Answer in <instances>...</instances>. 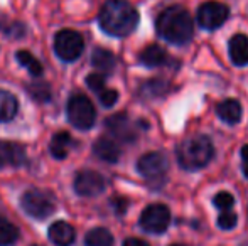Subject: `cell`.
Returning <instances> with one entry per match:
<instances>
[{
	"mask_svg": "<svg viewBox=\"0 0 248 246\" xmlns=\"http://www.w3.org/2000/svg\"><path fill=\"white\" fill-rule=\"evenodd\" d=\"M100 26L107 34L125 37L135 30L139 24V12L127 0H107L100 10Z\"/></svg>",
	"mask_w": 248,
	"mask_h": 246,
	"instance_id": "cell-1",
	"label": "cell"
},
{
	"mask_svg": "<svg viewBox=\"0 0 248 246\" xmlns=\"http://www.w3.org/2000/svg\"><path fill=\"white\" fill-rule=\"evenodd\" d=\"M155 29L162 39L167 43L184 46L193 39L194 26L189 12L184 7L174 5L159 14L155 20Z\"/></svg>",
	"mask_w": 248,
	"mask_h": 246,
	"instance_id": "cell-2",
	"label": "cell"
},
{
	"mask_svg": "<svg viewBox=\"0 0 248 246\" xmlns=\"http://www.w3.org/2000/svg\"><path fill=\"white\" fill-rule=\"evenodd\" d=\"M215 147L208 135H194L177 148V162L186 171H199L211 162Z\"/></svg>",
	"mask_w": 248,
	"mask_h": 246,
	"instance_id": "cell-3",
	"label": "cell"
},
{
	"mask_svg": "<svg viewBox=\"0 0 248 246\" xmlns=\"http://www.w3.org/2000/svg\"><path fill=\"white\" fill-rule=\"evenodd\" d=\"M68 120L75 128L90 130L96 120V112L92 100L85 95H73L68 101Z\"/></svg>",
	"mask_w": 248,
	"mask_h": 246,
	"instance_id": "cell-4",
	"label": "cell"
},
{
	"mask_svg": "<svg viewBox=\"0 0 248 246\" xmlns=\"http://www.w3.org/2000/svg\"><path fill=\"white\" fill-rule=\"evenodd\" d=\"M20 204L29 216L37 217V219H44V217L51 216L56 209L54 197L43 189L26 190L20 197Z\"/></svg>",
	"mask_w": 248,
	"mask_h": 246,
	"instance_id": "cell-5",
	"label": "cell"
},
{
	"mask_svg": "<svg viewBox=\"0 0 248 246\" xmlns=\"http://www.w3.org/2000/svg\"><path fill=\"white\" fill-rule=\"evenodd\" d=\"M83 49H85V41H83L81 34H78L76 30L64 29L56 34L54 51L59 56V59L73 62L81 56Z\"/></svg>",
	"mask_w": 248,
	"mask_h": 246,
	"instance_id": "cell-6",
	"label": "cell"
},
{
	"mask_svg": "<svg viewBox=\"0 0 248 246\" xmlns=\"http://www.w3.org/2000/svg\"><path fill=\"white\" fill-rule=\"evenodd\" d=\"M137 169L149 182H162L169 171V160L160 152H149L139 159Z\"/></svg>",
	"mask_w": 248,
	"mask_h": 246,
	"instance_id": "cell-7",
	"label": "cell"
},
{
	"mask_svg": "<svg viewBox=\"0 0 248 246\" xmlns=\"http://www.w3.org/2000/svg\"><path fill=\"white\" fill-rule=\"evenodd\" d=\"M170 211L164 204H150L140 214V228L150 234H160L169 228Z\"/></svg>",
	"mask_w": 248,
	"mask_h": 246,
	"instance_id": "cell-8",
	"label": "cell"
},
{
	"mask_svg": "<svg viewBox=\"0 0 248 246\" xmlns=\"http://www.w3.org/2000/svg\"><path fill=\"white\" fill-rule=\"evenodd\" d=\"M230 15L228 5L221 2H206L198 9V24L206 30H215L226 22Z\"/></svg>",
	"mask_w": 248,
	"mask_h": 246,
	"instance_id": "cell-9",
	"label": "cell"
},
{
	"mask_svg": "<svg viewBox=\"0 0 248 246\" xmlns=\"http://www.w3.org/2000/svg\"><path fill=\"white\" fill-rule=\"evenodd\" d=\"M75 190L79 196H98L105 190V179L103 175L95 171H83L75 179Z\"/></svg>",
	"mask_w": 248,
	"mask_h": 246,
	"instance_id": "cell-10",
	"label": "cell"
},
{
	"mask_svg": "<svg viewBox=\"0 0 248 246\" xmlns=\"http://www.w3.org/2000/svg\"><path fill=\"white\" fill-rule=\"evenodd\" d=\"M107 128L113 135V138L120 142H134L137 138L134 123L130 122V118L125 113H117V115L110 116L107 120Z\"/></svg>",
	"mask_w": 248,
	"mask_h": 246,
	"instance_id": "cell-11",
	"label": "cell"
},
{
	"mask_svg": "<svg viewBox=\"0 0 248 246\" xmlns=\"http://www.w3.org/2000/svg\"><path fill=\"white\" fill-rule=\"evenodd\" d=\"M26 148L20 144L9 140H0V169L20 167L26 164Z\"/></svg>",
	"mask_w": 248,
	"mask_h": 246,
	"instance_id": "cell-12",
	"label": "cell"
},
{
	"mask_svg": "<svg viewBox=\"0 0 248 246\" xmlns=\"http://www.w3.org/2000/svg\"><path fill=\"white\" fill-rule=\"evenodd\" d=\"M93 152L96 154V157H100L105 162H117L120 159V147H118L117 140L111 137H100L93 145Z\"/></svg>",
	"mask_w": 248,
	"mask_h": 246,
	"instance_id": "cell-13",
	"label": "cell"
},
{
	"mask_svg": "<svg viewBox=\"0 0 248 246\" xmlns=\"http://www.w3.org/2000/svg\"><path fill=\"white\" fill-rule=\"evenodd\" d=\"M75 228L66 221H56L49 228V240L58 246H69L75 243Z\"/></svg>",
	"mask_w": 248,
	"mask_h": 246,
	"instance_id": "cell-14",
	"label": "cell"
},
{
	"mask_svg": "<svg viewBox=\"0 0 248 246\" xmlns=\"http://www.w3.org/2000/svg\"><path fill=\"white\" fill-rule=\"evenodd\" d=\"M230 58L235 66L248 64V37L245 34H235L228 44Z\"/></svg>",
	"mask_w": 248,
	"mask_h": 246,
	"instance_id": "cell-15",
	"label": "cell"
},
{
	"mask_svg": "<svg viewBox=\"0 0 248 246\" xmlns=\"http://www.w3.org/2000/svg\"><path fill=\"white\" fill-rule=\"evenodd\" d=\"M216 113H218V116L225 123L236 125L240 120H242L243 110H242V105H240L238 100L228 98V100H223L221 103H218V106H216Z\"/></svg>",
	"mask_w": 248,
	"mask_h": 246,
	"instance_id": "cell-16",
	"label": "cell"
},
{
	"mask_svg": "<svg viewBox=\"0 0 248 246\" xmlns=\"http://www.w3.org/2000/svg\"><path fill=\"white\" fill-rule=\"evenodd\" d=\"M73 137L68 133V131H59V133H56L54 137H52L51 140V154L54 159H58V160H62V159H66L69 155V152H71L73 148Z\"/></svg>",
	"mask_w": 248,
	"mask_h": 246,
	"instance_id": "cell-17",
	"label": "cell"
},
{
	"mask_svg": "<svg viewBox=\"0 0 248 246\" xmlns=\"http://www.w3.org/2000/svg\"><path fill=\"white\" fill-rule=\"evenodd\" d=\"M139 59L147 68H159V66L167 62V53L160 46H157V44H150V46H147L142 51Z\"/></svg>",
	"mask_w": 248,
	"mask_h": 246,
	"instance_id": "cell-18",
	"label": "cell"
},
{
	"mask_svg": "<svg viewBox=\"0 0 248 246\" xmlns=\"http://www.w3.org/2000/svg\"><path fill=\"white\" fill-rule=\"evenodd\" d=\"M19 101L10 91L0 89V122H10L17 115Z\"/></svg>",
	"mask_w": 248,
	"mask_h": 246,
	"instance_id": "cell-19",
	"label": "cell"
},
{
	"mask_svg": "<svg viewBox=\"0 0 248 246\" xmlns=\"http://www.w3.org/2000/svg\"><path fill=\"white\" fill-rule=\"evenodd\" d=\"M92 64L95 66L98 71L103 72H111L115 69V64H117V59H115L113 53H110L108 49H98L93 51V56H92Z\"/></svg>",
	"mask_w": 248,
	"mask_h": 246,
	"instance_id": "cell-20",
	"label": "cell"
},
{
	"mask_svg": "<svg viewBox=\"0 0 248 246\" xmlns=\"http://www.w3.org/2000/svg\"><path fill=\"white\" fill-rule=\"evenodd\" d=\"M86 246H113V236L105 228H95L88 231L85 238Z\"/></svg>",
	"mask_w": 248,
	"mask_h": 246,
	"instance_id": "cell-21",
	"label": "cell"
},
{
	"mask_svg": "<svg viewBox=\"0 0 248 246\" xmlns=\"http://www.w3.org/2000/svg\"><path fill=\"white\" fill-rule=\"evenodd\" d=\"M19 238V231L12 223L0 217V246H10L14 245Z\"/></svg>",
	"mask_w": 248,
	"mask_h": 246,
	"instance_id": "cell-22",
	"label": "cell"
},
{
	"mask_svg": "<svg viewBox=\"0 0 248 246\" xmlns=\"http://www.w3.org/2000/svg\"><path fill=\"white\" fill-rule=\"evenodd\" d=\"M17 61H19L20 64H22L24 68L31 72V74H34V76L43 74V64H41V62L29 53V51H19V53H17Z\"/></svg>",
	"mask_w": 248,
	"mask_h": 246,
	"instance_id": "cell-23",
	"label": "cell"
},
{
	"mask_svg": "<svg viewBox=\"0 0 248 246\" xmlns=\"http://www.w3.org/2000/svg\"><path fill=\"white\" fill-rule=\"evenodd\" d=\"M27 93L32 96L37 101H47L51 98V89L44 83H32V85L27 86Z\"/></svg>",
	"mask_w": 248,
	"mask_h": 246,
	"instance_id": "cell-24",
	"label": "cell"
},
{
	"mask_svg": "<svg viewBox=\"0 0 248 246\" xmlns=\"http://www.w3.org/2000/svg\"><path fill=\"white\" fill-rule=\"evenodd\" d=\"M238 223V216L235 213H232V209H226V211H221L218 217V226L221 230H233Z\"/></svg>",
	"mask_w": 248,
	"mask_h": 246,
	"instance_id": "cell-25",
	"label": "cell"
},
{
	"mask_svg": "<svg viewBox=\"0 0 248 246\" xmlns=\"http://www.w3.org/2000/svg\"><path fill=\"white\" fill-rule=\"evenodd\" d=\"M213 204L218 207L219 211H226V209H232L233 204H235V197L232 196L230 192H218L213 199Z\"/></svg>",
	"mask_w": 248,
	"mask_h": 246,
	"instance_id": "cell-26",
	"label": "cell"
},
{
	"mask_svg": "<svg viewBox=\"0 0 248 246\" xmlns=\"http://www.w3.org/2000/svg\"><path fill=\"white\" fill-rule=\"evenodd\" d=\"M86 83H88V88L95 93H100L105 89V76L101 72H93L86 78Z\"/></svg>",
	"mask_w": 248,
	"mask_h": 246,
	"instance_id": "cell-27",
	"label": "cell"
},
{
	"mask_svg": "<svg viewBox=\"0 0 248 246\" xmlns=\"http://www.w3.org/2000/svg\"><path fill=\"white\" fill-rule=\"evenodd\" d=\"M100 95V101L103 106H107V108H110V106H113L115 103H117L118 100V93L115 91V89H107L105 88L103 91L98 93Z\"/></svg>",
	"mask_w": 248,
	"mask_h": 246,
	"instance_id": "cell-28",
	"label": "cell"
},
{
	"mask_svg": "<svg viewBox=\"0 0 248 246\" xmlns=\"http://www.w3.org/2000/svg\"><path fill=\"white\" fill-rule=\"evenodd\" d=\"M144 89H145V91L154 93V95H159V93H166L167 85H166V83H162V81H157V79H154V81H150V83H147V85L144 86Z\"/></svg>",
	"mask_w": 248,
	"mask_h": 246,
	"instance_id": "cell-29",
	"label": "cell"
},
{
	"mask_svg": "<svg viewBox=\"0 0 248 246\" xmlns=\"http://www.w3.org/2000/svg\"><path fill=\"white\" fill-rule=\"evenodd\" d=\"M242 164H243V174L248 179V145L242 148Z\"/></svg>",
	"mask_w": 248,
	"mask_h": 246,
	"instance_id": "cell-30",
	"label": "cell"
},
{
	"mask_svg": "<svg viewBox=\"0 0 248 246\" xmlns=\"http://www.w3.org/2000/svg\"><path fill=\"white\" fill-rule=\"evenodd\" d=\"M127 201L125 199H117V201H113V206H115V211H117L118 214H122V213H125V209H127Z\"/></svg>",
	"mask_w": 248,
	"mask_h": 246,
	"instance_id": "cell-31",
	"label": "cell"
},
{
	"mask_svg": "<svg viewBox=\"0 0 248 246\" xmlns=\"http://www.w3.org/2000/svg\"><path fill=\"white\" fill-rule=\"evenodd\" d=\"M124 246H149L145 241L139 240V238H130V240H127L124 243Z\"/></svg>",
	"mask_w": 248,
	"mask_h": 246,
	"instance_id": "cell-32",
	"label": "cell"
},
{
	"mask_svg": "<svg viewBox=\"0 0 248 246\" xmlns=\"http://www.w3.org/2000/svg\"><path fill=\"white\" fill-rule=\"evenodd\" d=\"M170 246H183V245H170Z\"/></svg>",
	"mask_w": 248,
	"mask_h": 246,
	"instance_id": "cell-33",
	"label": "cell"
}]
</instances>
